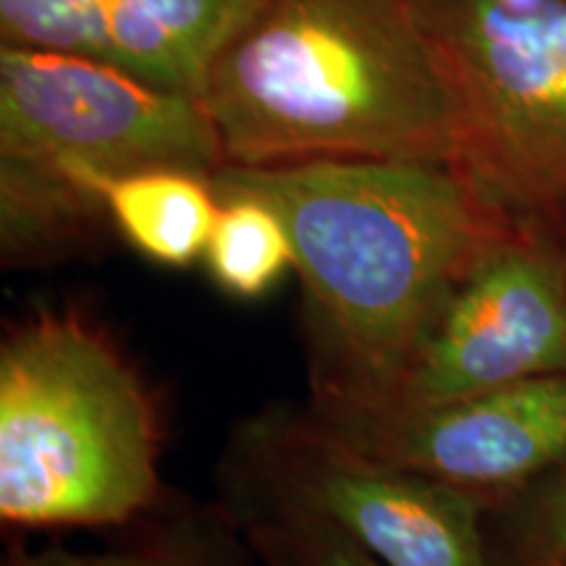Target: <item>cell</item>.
<instances>
[{
	"mask_svg": "<svg viewBox=\"0 0 566 566\" xmlns=\"http://www.w3.org/2000/svg\"><path fill=\"white\" fill-rule=\"evenodd\" d=\"M212 187L258 197L286 226L323 338L321 412L378 407L459 283L514 231L459 163L223 166Z\"/></svg>",
	"mask_w": 566,
	"mask_h": 566,
	"instance_id": "6da1fadb",
	"label": "cell"
},
{
	"mask_svg": "<svg viewBox=\"0 0 566 566\" xmlns=\"http://www.w3.org/2000/svg\"><path fill=\"white\" fill-rule=\"evenodd\" d=\"M195 97L226 166L462 158L428 0H263Z\"/></svg>",
	"mask_w": 566,
	"mask_h": 566,
	"instance_id": "7a4b0ae2",
	"label": "cell"
},
{
	"mask_svg": "<svg viewBox=\"0 0 566 566\" xmlns=\"http://www.w3.org/2000/svg\"><path fill=\"white\" fill-rule=\"evenodd\" d=\"M226 166L195 95L90 55L0 48V244L51 263L95 237L113 181L153 168Z\"/></svg>",
	"mask_w": 566,
	"mask_h": 566,
	"instance_id": "3957f363",
	"label": "cell"
},
{
	"mask_svg": "<svg viewBox=\"0 0 566 566\" xmlns=\"http://www.w3.org/2000/svg\"><path fill=\"white\" fill-rule=\"evenodd\" d=\"M150 388L101 325L42 310L0 344V520L111 527L160 499Z\"/></svg>",
	"mask_w": 566,
	"mask_h": 566,
	"instance_id": "277c9868",
	"label": "cell"
},
{
	"mask_svg": "<svg viewBox=\"0 0 566 566\" xmlns=\"http://www.w3.org/2000/svg\"><path fill=\"white\" fill-rule=\"evenodd\" d=\"M467 168L495 200L566 210V0H428Z\"/></svg>",
	"mask_w": 566,
	"mask_h": 566,
	"instance_id": "5b68a950",
	"label": "cell"
},
{
	"mask_svg": "<svg viewBox=\"0 0 566 566\" xmlns=\"http://www.w3.org/2000/svg\"><path fill=\"white\" fill-rule=\"evenodd\" d=\"M250 451L271 499L334 522L386 566H491L483 499L363 454L310 417H268Z\"/></svg>",
	"mask_w": 566,
	"mask_h": 566,
	"instance_id": "8992f818",
	"label": "cell"
},
{
	"mask_svg": "<svg viewBox=\"0 0 566 566\" xmlns=\"http://www.w3.org/2000/svg\"><path fill=\"white\" fill-rule=\"evenodd\" d=\"M554 373H566V271L512 231L459 283L391 394L349 415L449 405Z\"/></svg>",
	"mask_w": 566,
	"mask_h": 566,
	"instance_id": "52a82bcc",
	"label": "cell"
},
{
	"mask_svg": "<svg viewBox=\"0 0 566 566\" xmlns=\"http://www.w3.org/2000/svg\"><path fill=\"white\" fill-rule=\"evenodd\" d=\"M315 417L378 462L483 499L566 462V373L541 375L449 405Z\"/></svg>",
	"mask_w": 566,
	"mask_h": 566,
	"instance_id": "ba28073f",
	"label": "cell"
},
{
	"mask_svg": "<svg viewBox=\"0 0 566 566\" xmlns=\"http://www.w3.org/2000/svg\"><path fill=\"white\" fill-rule=\"evenodd\" d=\"M263 0H105L101 61L197 95L210 63Z\"/></svg>",
	"mask_w": 566,
	"mask_h": 566,
	"instance_id": "9c48e42d",
	"label": "cell"
},
{
	"mask_svg": "<svg viewBox=\"0 0 566 566\" xmlns=\"http://www.w3.org/2000/svg\"><path fill=\"white\" fill-rule=\"evenodd\" d=\"M105 205L111 223L142 258L187 268L205 258L221 197L210 176L153 168L113 181Z\"/></svg>",
	"mask_w": 566,
	"mask_h": 566,
	"instance_id": "30bf717a",
	"label": "cell"
},
{
	"mask_svg": "<svg viewBox=\"0 0 566 566\" xmlns=\"http://www.w3.org/2000/svg\"><path fill=\"white\" fill-rule=\"evenodd\" d=\"M205 260L226 294L258 300L294 268L292 239L271 205L250 195L221 197Z\"/></svg>",
	"mask_w": 566,
	"mask_h": 566,
	"instance_id": "8fae6325",
	"label": "cell"
},
{
	"mask_svg": "<svg viewBox=\"0 0 566 566\" xmlns=\"http://www.w3.org/2000/svg\"><path fill=\"white\" fill-rule=\"evenodd\" d=\"M247 541L263 566H386L334 522L271 495L247 520Z\"/></svg>",
	"mask_w": 566,
	"mask_h": 566,
	"instance_id": "7c38bea8",
	"label": "cell"
},
{
	"mask_svg": "<svg viewBox=\"0 0 566 566\" xmlns=\"http://www.w3.org/2000/svg\"><path fill=\"white\" fill-rule=\"evenodd\" d=\"M6 566H239V558L226 537L171 527L95 554H71L63 548L17 554Z\"/></svg>",
	"mask_w": 566,
	"mask_h": 566,
	"instance_id": "4fadbf2b",
	"label": "cell"
},
{
	"mask_svg": "<svg viewBox=\"0 0 566 566\" xmlns=\"http://www.w3.org/2000/svg\"><path fill=\"white\" fill-rule=\"evenodd\" d=\"M105 0H0L3 45L101 59Z\"/></svg>",
	"mask_w": 566,
	"mask_h": 566,
	"instance_id": "5bb4252c",
	"label": "cell"
},
{
	"mask_svg": "<svg viewBox=\"0 0 566 566\" xmlns=\"http://www.w3.org/2000/svg\"><path fill=\"white\" fill-rule=\"evenodd\" d=\"M543 566H558L566 558V483L548 501L541 527Z\"/></svg>",
	"mask_w": 566,
	"mask_h": 566,
	"instance_id": "9a60e30c",
	"label": "cell"
},
{
	"mask_svg": "<svg viewBox=\"0 0 566 566\" xmlns=\"http://www.w3.org/2000/svg\"><path fill=\"white\" fill-rule=\"evenodd\" d=\"M558 566H566V558H564V562H562V564H558Z\"/></svg>",
	"mask_w": 566,
	"mask_h": 566,
	"instance_id": "2e32d148",
	"label": "cell"
}]
</instances>
